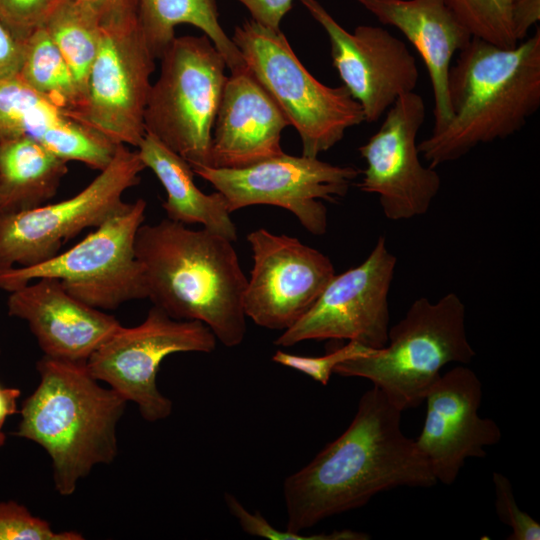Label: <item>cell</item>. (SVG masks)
Masks as SVG:
<instances>
[{"mask_svg": "<svg viewBox=\"0 0 540 540\" xmlns=\"http://www.w3.org/2000/svg\"><path fill=\"white\" fill-rule=\"evenodd\" d=\"M401 413L377 387L364 392L348 428L285 479V530L301 534L380 492L437 483L414 439L402 432Z\"/></svg>", "mask_w": 540, "mask_h": 540, "instance_id": "cell-1", "label": "cell"}, {"mask_svg": "<svg viewBox=\"0 0 540 540\" xmlns=\"http://www.w3.org/2000/svg\"><path fill=\"white\" fill-rule=\"evenodd\" d=\"M135 249L154 306L204 323L226 347L242 343L247 278L230 240L165 218L140 226Z\"/></svg>", "mask_w": 540, "mask_h": 540, "instance_id": "cell-2", "label": "cell"}, {"mask_svg": "<svg viewBox=\"0 0 540 540\" xmlns=\"http://www.w3.org/2000/svg\"><path fill=\"white\" fill-rule=\"evenodd\" d=\"M450 120L418 143L430 167L505 139L540 106V29L512 49L473 37L448 73Z\"/></svg>", "mask_w": 540, "mask_h": 540, "instance_id": "cell-3", "label": "cell"}, {"mask_svg": "<svg viewBox=\"0 0 540 540\" xmlns=\"http://www.w3.org/2000/svg\"><path fill=\"white\" fill-rule=\"evenodd\" d=\"M37 371L40 382L22 403L15 434L46 451L56 491L70 496L95 466L117 457V425L127 401L101 386L86 362L43 355Z\"/></svg>", "mask_w": 540, "mask_h": 540, "instance_id": "cell-4", "label": "cell"}, {"mask_svg": "<svg viewBox=\"0 0 540 540\" xmlns=\"http://www.w3.org/2000/svg\"><path fill=\"white\" fill-rule=\"evenodd\" d=\"M465 320L457 294L436 302L421 297L389 328L386 346L339 363L333 373L368 379L401 412L418 407L446 364L474 358Z\"/></svg>", "mask_w": 540, "mask_h": 540, "instance_id": "cell-5", "label": "cell"}, {"mask_svg": "<svg viewBox=\"0 0 540 540\" xmlns=\"http://www.w3.org/2000/svg\"><path fill=\"white\" fill-rule=\"evenodd\" d=\"M231 39L245 66L296 129L302 155L318 157L339 143L349 128L365 122L361 105L346 87L318 81L280 30L250 19L235 28Z\"/></svg>", "mask_w": 540, "mask_h": 540, "instance_id": "cell-6", "label": "cell"}, {"mask_svg": "<svg viewBox=\"0 0 540 540\" xmlns=\"http://www.w3.org/2000/svg\"><path fill=\"white\" fill-rule=\"evenodd\" d=\"M151 84L145 132L192 168L210 166L212 131L227 80L225 59L206 36L175 37Z\"/></svg>", "mask_w": 540, "mask_h": 540, "instance_id": "cell-7", "label": "cell"}, {"mask_svg": "<svg viewBox=\"0 0 540 540\" xmlns=\"http://www.w3.org/2000/svg\"><path fill=\"white\" fill-rule=\"evenodd\" d=\"M146 201L126 203L84 239L35 265L0 269V289L12 292L41 278L57 279L80 301L113 310L147 298L135 242L145 220Z\"/></svg>", "mask_w": 540, "mask_h": 540, "instance_id": "cell-8", "label": "cell"}, {"mask_svg": "<svg viewBox=\"0 0 540 540\" xmlns=\"http://www.w3.org/2000/svg\"><path fill=\"white\" fill-rule=\"evenodd\" d=\"M145 168L137 151L118 145L110 163L72 197L0 214V269L41 263L82 230L102 224L125 204L124 193Z\"/></svg>", "mask_w": 540, "mask_h": 540, "instance_id": "cell-9", "label": "cell"}, {"mask_svg": "<svg viewBox=\"0 0 540 540\" xmlns=\"http://www.w3.org/2000/svg\"><path fill=\"white\" fill-rule=\"evenodd\" d=\"M217 338L204 323L178 320L153 305L142 323L116 329L88 358L91 375L107 383L141 416L156 422L170 416L173 403L157 387L162 361L181 352L211 353Z\"/></svg>", "mask_w": 540, "mask_h": 540, "instance_id": "cell-10", "label": "cell"}, {"mask_svg": "<svg viewBox=\"0 0 540 540\" xmlns=\"http://www.w3.org/2000/svg\"><path fill=\"white\" fill-rule=\"evenodd\" d=\"M192 169L223 195L231 213L252 205L281 207L314 235L327 231V208L321 200L343 198L359 174L352 166L286 153L242 168Z\"/></svg>", "mask_w": 540, "mask_h": 540, "instance_id": "cell-11", "label": "cell"}, {"mask_svg": "<svg viewBox=\"0 0 540 540\" xmlns=\"http://www.w3.org/2000/svg\"><path fill=\"white\" fill-rule=\"evenodd\" d=\"M137 17L101 25L80 119L117 145L138 147L155 69Z\"/></svg>", "mask_w": 540, "mask_h": 540, "instance_id": "cell-12", "label": "cell"}, {"mask_svg": "<svg viewBox=\"0 0 540 540\" xmlns=\"http://www.w3.org/2000/svg\"><path fill=\"white\" fill-rule=\"evenodd\" d=\"M396 263L380 236L369 256L334 275L312 307L274 344L290 347L307 340L344 339L383 348L390 328L388 295Z\"/></svg>", "mask_w": 540, "mask_h": 540, "instance_id": "cell-13", "label": "cell"}, {"mask_svg": "<svg viewBox=\"0 0 540 540\" xmlns=\"http://www.w3.org/2000/svg\"><path fill=\"white\" fill-rule=\"evenodd\" d=\"M425 117L423 98L415 92L404 94L386 111L376 133L358 148L366 168L357 186L379 196L389 220L424 215L440 190L439 174L419 158L417 135Z\"/></svg>", "mask_w": 540, "mask_h": 540, "instance_id": "cell-14", "label": "cell"}, {"mask_svg": "<svg viewBox=\"0 0 540 540\" xmlns=\"http://www.w3.org/2000/svg\"><path fill=\"white\" fill-rule=\"evenodd\" d=\"M253 266L243 307L260 327L286 330L316 302L335 275L328 256L295 237L265 228L247 235Z\"/></svg>", "mask_w": 540, "mask_h": 540, "instance_id": "cell-15", "label": "cell"}, {"mask_svg": "<svg viewBox=\"0 0 540 540\" xmlns=\"http://www.w3.org/2000/svg\"><path fill=\"white\" fill-rule=\"evenodd\" d=\"M326 32L332 64L365 122H377L402 95L414 92L419 70L406 44L379 26L359 25L351 33L318 0H300Z\"/></svg>", "mask_w": 540, "mask_h": 540, "instance_id": "cell-16", "label": "cell"}, {"mask_svg": "<svg viewBox=\"0 0 540 540\" xmlns=\"http://www.w3.org/2000/svg\"><path fill=\"white\" fill-rule=\"evenodd\" d=\"M427 412L415 443L436 481L455 482L468 458H483L485 447L497 444L501 430L482 418V384L469 368L457 366L433 383L425 400Z\"/></svg>", "mask_w": 540, "mask_h": 540, "instance_id": "cell-17", "label": "cell"}, {"mask_svg": "<svg viewBox=\"0 0 540 540\" xmlns=\"http://www.w3.org/2000/svg\"><path fill=\"white\" fill-rule=\"evenodd\" d=\"M8 314L24 320L44 356L86 362L121 324L73 295L54 278H41L10 292Z\"/></svg>", "mask_w": 540, "mask_h": 540, "instance_id": "cell-18", "label": "cell"}, {"mask_svg": "<svg viewBox=\"0 0 540 540\" xmlns=\"http://www.w3.org/2000/svg\"><path fill=\"white\" fill-rule=\"evenodd\" d=\"M284 113L245 66L227 77L211 142V167L242 168L281 155Z\"/></svg>", "mask_w": 540, "mask_h": 540, "instance_id": "cell-19", "label": "cell"}, {"mask_svg": "<svg viewBox=\"0 0 540 540\" xmlns=\"http://www.w3.org/2000/svg\"><path fill=\"white\" fill-rule=\"evenodd\" d=\"M30 138L60 158L104 169L117 144L55 105L19 76L0 81V137Z\"/></svg>", "mask_w": 540, "mask_h": 540, "instance_id": "cell-20", "label": "cell"}, {"mask_svg": "<svg viewBox=\"0 0 540 540\" xmlns=\"http://www.w3.org/2000/svg\"><path fill=\"white\" fill-rule=\"evenodd\" d=\"M379 22L401 31L426 65L434 99V125L443 127L451 118L448 73L451 60L472 35L445 0H354Z\"/></svg>", "mask_w": 540, "mask_h": 540, "instance_id": "cell-21", "label": "cell"}, {"mask_svg": "<svg viewBox=\"0 0 540 540\" xmlns=\"http://www.w3.org/2000/svg\"><path fill=\"white\" fill-rule=\"evenodd\" d=\"M137 148L145 167L152 170L166 191L162 206L168 219L184 225L200 224L231 242L237 240V229L225 198L218 191L202 192L185 159L147 132Z\"/></svg>", "mask_w": 540, "mask_h": 540, "instance_id": "cell-22", "label": "cell"}, {"mask_svg": "<svg viewBox=\"0 0 540 540\" xmlns=\"http://www.w3.org/2000/svg\"><path fill=\"white\" fill-rule=\"evenodd\" d=\"M67 164L30 138L0 137V214L46 204L68 172Z\"/></svg>", "mask_w": 540, "mask_h": 540, "instance_id": "cell-23", "label": "cell"}, {"mask_svg": "<svg viewBox=\"0 0 540 540\" xmlns=\"http://www.w3.org/2000/svg\"><path fill=\"white\" fill-rule=\"evenodd\" d=\"M137 19L147 45L160 59L180 24L200 29L234 72L245 67L241 52L219 22L216 0H138Z\"/></svg>", "mask_w": 540, "mask_h": 540, "instance_id": "cell-24", "label": "cell"}, {"mask_svg": "<svg viewBox=\"0 0 540 540\" xmlns=\"http://www.w3.org/2000/svg\"><path fill=\"white\" fill-rule=\"evenodd\" d=\"M19 78L34 91L80 121L83 96L74 76L44 27L24 41Z\"/></svg>", "mask_w": 540, "mask_h": 540, "instance_id": "cell-25", "label": "cell"}, {"mask_svg": "<svg viewBox=\"0 0 540 540\" xmlns=\"http://www.w3.org/2000/svg\"><path fill=\"white\" fill-rule=\"evenodd\" d=\"M43 27L68 64L84 103L88 75L100 44L101 24L73 0H67Z\"/></svg>", "mask_w": 540, "mask_h": 540, "instance_id": "cell-26", "label": "cell"}, {"mask_svg": "<svg viewBox=\"0 0 540 540\" xmlns=\"http://www.w3.org/2000/svg\"><path fill=\"white\" fill-rule=\"evenodd\" d=\"M473 37L495 46L518 45L512 25L514 0H445Z\"/></svg>", "mask_w": 540, "mask_h": 540, "instance_id": "cell-27", "label": "cell"}, {"mask_svg": "<svg viewBox=\"0 0 540 540\" xmlns=\"http://www.w3.org/2000/svg\"><path fill=\"white\" fill-rule=\"evenodd\" d=\"M77 531H55L15 501H0V540H83Z\"/></svg>", "mask_w": 540, "mask_h": 540, "instance_id": "cell-28", "label": "cell"}, {"mask_svg": "<svg viewBox=\"0 0 540 540\" xmlns=\"http://www.w3.org/2000/svg\"><path fill=\"white\" fill-rule=\"evenodd\" d=\"M224 501L229 513L238 521L242 530L252 536L271 540H367L369 538L366 533L349 529L311 535L280 530L272 526L260 512L247 510L233 494L226 492Z\"/></svg>", "mask_w": 540, "mask_h": 540, "instance_id": "cell-29", "label": "cell"}, {"mask_svg": "<svg viewBox=\"0 0 540 540\" xmlns=\"http://www.w3.org/2000/svg\"><path fill=\"white\" fill-rule=\"evenodd\" d=\"M67 0H0V22L20 41L43 27Z\"/></svg>", "mask_w": 540, "mask_h": 540, "instance_id": "cell-30", "label": "cell"}, {"mask_svg": "<svg viewBox=\"0 0 540 540\" xmlns=\"http://www.w3.org/2000/svg\"><path fill=\"white\" fill-rule=\"evenodd\" d=\"M372 350L373 348L349 341L341 348L317 357L295 355L278 350L272 356V361L304 373L322 385H327L336 365L351 358L367 355Z\"/></svg>", "mask_w": 540, "mask_h": 540, "instance_id": "cell-31", "label": "cell"}, {"mask_svg": "<svg viewBox=\"0 0 540 540\" xmlns=\"http://www.w3.org/2000/svg\"><path fill=\"white\" fill-rule=\"evenodd\" d=\"M495 491V509L501 522L508 525L512 533L509 540H539L540 524L528 513L519 509L509 479L499 473L492 475Z\"/></svg>", "mask_w": 540, "mask_h": 540, "instance_id": "cell-32", "label": "cell"}, {"mask_svg": "<svg viewBox=\"0 0 540 540\" xmlns=\"http://www.w3.org/2000/svg\"><path fill=\"white\" fill-rule=\"evenodd\" d=\"M101 25L137 17L138 0H73Z\"/></svg>", "mask_w": 540, "mask_h": 540, "instance_id": "cell-33", "label": "cell"}, {"mask_svg": "<svg viewBox=\"0 0 540 540\" xmlns=\"http://www.w3.org/2000/svg\"><path fill=\"white\" fill-rule=\"evenodd\" d=\"M243 4L257 23L280 30V23L291 10L293 0H237Z\"/></svg>", "mask_w": 540, "mask_h": 540, "instance_id": "cell-34", "label": "cell"}, {"mask_svg": "<svg viewBox=\"0 0 540 540\" xmlns=\"http://www.w3.org/2000/svg\"><path fill=\"white\" fill-rule=\"evenodd\" d=\"M24 58V42L0 22V81L18 76Z\"/></svg>", "mask_w": 540, "mask_h": 540, "instance_id": "cell-35", "label": "cell"}, {"mask_svg": "<svg viewBox=\"0 0 540 540\" xmlns=\"http://www.w3.org/2000/svg\"><path fill=\"white\" fill-rule=\"evenodd\" d=\"M540 19V0H515L512 7V25L515 38L521 42L528 30Z\"/></svg>", "mask_w": 540, "mask_h": 540, "instance_id": "cell-36", "label": "cell"}, {"mask_svg": "<svg viewBox=\"0 0 540 540\" xmlns=\"http://www.w3.org/2000/svg\"><path fill=\"white\" fill-rule=\"evenodd\" d=\"M20 394L19 389L0 385V432L7 418L17 412V399Z\"/></svg>", "mask_w": 540, "mask_h": 540, "instance_id": "cell-37", "label": "cell"}, {"mask_svg": "<svg viewBox=\"0 0 540 540\" xmlns=\"http://www.w3.org/2000/svg\"><path fill=\"white\" fill-rule=\"evenodd\" d=\"M6 437L3 432H0V447H2L5 443Z\"/></svg>", "mask_w": 540, "mask_h": 540, "instance_id": "cell-38", "label": "cell"}, {"mask_svg": "<svg viewBox=\"0 0 540 540\" xmlns=\"http://www.w3.org/2000/svg\"><path fill=\"white\" fill-rule=\"evenodd\" d=\"M515 1V0H514Z\"/></svg>", "mask_w": 540, "mask_h": 540, "instance_id": "cell-39", "label": "cell"}]
</instances>
